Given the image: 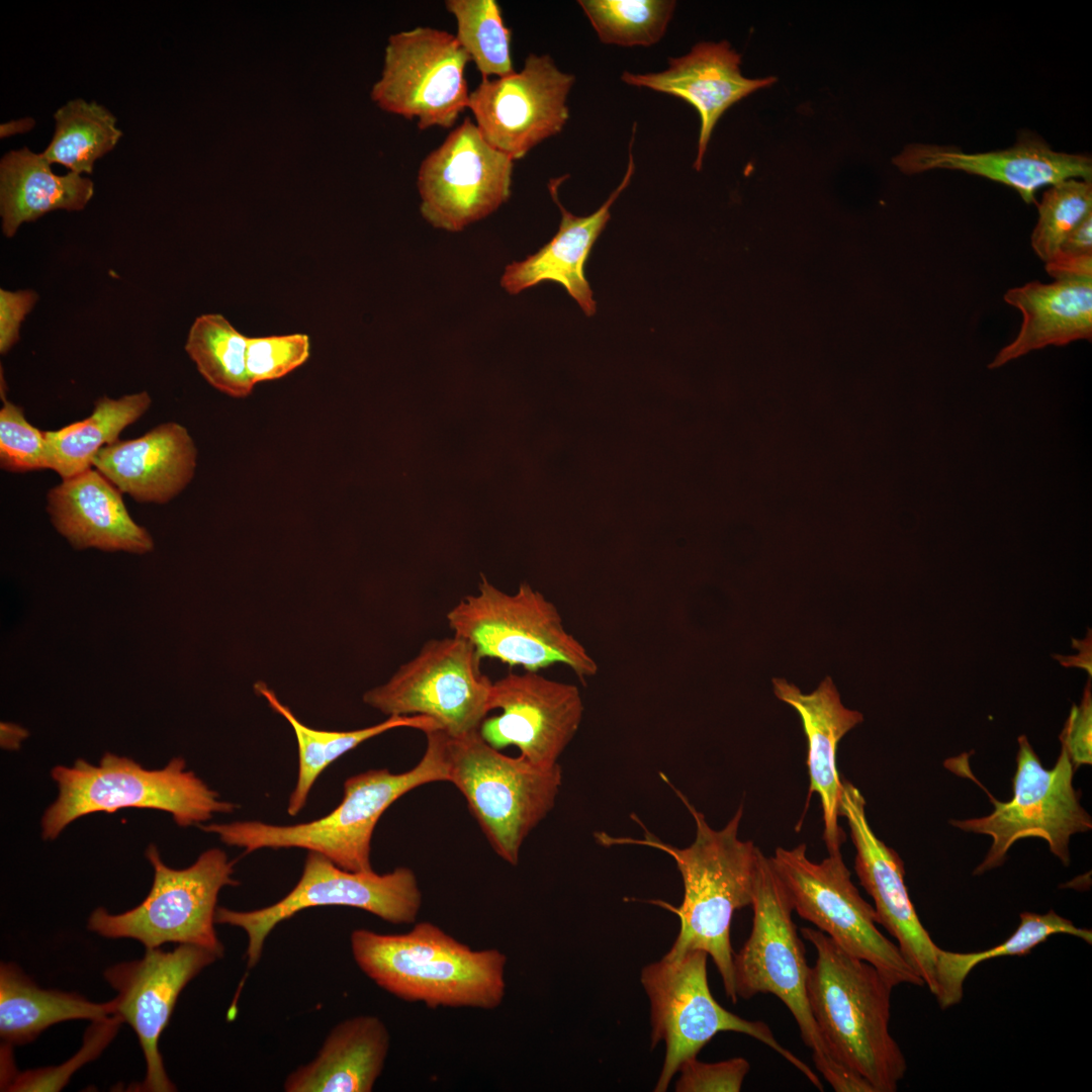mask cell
I'll use <instances>...</instances> for the list:
<instances>
[{"mask_svg":"<svg viewBox=\"0 0 1092 1092\" xmlns=\"http://www.w3.org/2000/svg\"><path fill=\"white\" fill-rule=\"evenodd\" d=\"M839 816L847 821L855 847L854 870L874 900L878 924L895 938L905 960L933 994L940 947L916 913L905 884L903 860L875 834L867 817L864 797L847 780H841Z\"/></svg>","mask_w":1092,"mask_h":1092,"instance_id":"20","label":"cell"},{"mask_svg":"<svg viewBox=\"0 0 1092 1092\" xmlns=\"http://www.w3.org/2000/svg\"><path fill=\"white\" fill-rule=\"evenodd\" d=\"M513 166L514 160L465 118L420 165L422 216L452 233L485 218L510 199Z\"/></svg>","mask_w":1092,"mask_h":1092,"instance_id":"16","label":"cell"},{"mask_svg":"<svg viewBox=\"0 0 1092 1092\" xmlns=\"http://www.w3.org/2000/svg\"><path fill=\"white\" fill-rule=\"evenodd\" d=\"M707 959L703 950H690L678 957L664 956L641 971L640 981L650 1002L651 1049L660 1041L665 1044L654 1091H666L681 1064L696 1058L717 1033L725 1031L743 1033L766 1044L823 1091L817 1074L780 1044L767 1024L744 1019L716 1001L708 984Z\"/></svg>","mask_w":1092,"mask_h":1092,"instance_id":"9","label":"cell"},{"mask_svg":"<svg viewBox=\"0 0 1092 1092\" xmlns=\"http://www.w3.org/2000/svg\"><path fill=\"white\" fill-rule=\"evenodd\" d=\"M248 338L222 314L204 313L191 325L185 351L212 387L229 396L244 398L255 386L246 367Z\"/></svg>","mask_w":1092,"mask_h":1092,"instance_id":"34","label":"cell"},{"mask_svg":"<svg viewBox=\"0 0 1092 1092\" xmlns=\"http://www.w3.org/2000/svg\"><path fill=\"white\" fill-rule=\"evenodd\" d=\"M196 462L197 450L187 429L167 422L139 438L103 447L93 467L136 502L166 504L191 482Z\"/></svg>","mask_w":1092,"mask_h":1092,"instance_id":"25","label":"cell"},{"mask_svg":"<svg viewBox=\"0 0 1092 1092\" xmlns=\"http://www.w3.org/2000/svg\"><path fill=\"white\" fill-rule=\"evenodd\" d=\"M54 117L55 133L41 154L51 164H61L70 172L91 174L95 161L110 152L122 135L116 117L95 101L71 100Z\"/></svg>","mask_w":1092,"mask_h":1092,"instance_id":"35","label":"cell"},{"mask_svg":"<svg viewBox=\"0 0 1092 1092\" xmlns=\"http://www.w3.org/2000/svg\"><path fill=\"white\" fill-rule=\"evenodd\" d=\"M255 691L266 699L268 705L276 713L286 719L296 737L298 775L287 807V812L291 816H296L305 806L308 794L320 775L331 763L362 742L395 728L408 727L423 732L440 729L432 718L413 715L389 716L378 724L350 731L317 730L302 724L263 681L255 684Z\"/></svg>","mask_w":1092,"mask_h":1092,"instance_id":"31","label":"cell"},{"mask_svg":"<svg viewBox=\"0 0 1092 1092\" xmlns=\"http://www.w3.org/2000/svg\"><path fill=\"white\" fill-rule=\"evenodd\" d=\"M146 856L154 869L148 896L136 907L119 914L95 909L88 928L108 938H133L146 948L164 943L192 944L221 959L224 947L215 931L216 902L225 886H238L234 864L219 848L202 852L193 864L176 870L166 866L156 845Z\"/></svg>","mask_w":1092,"mask_h":1092,"instance_id":"10","label":"cell"},{"mask_svg":"<svg viewBox=\"0 0 1092 1092\" xmlns=\"http://www.w3.org/2000/svg\"><path fill=\"white\" fill-rule=\"evenodd\" d=\"M1057 256L1069 259L1092 256V214L1087 216L1066 239L1054 257Z\"/></svg>","mask_w":1092,"mask_h":1092,"instance_id":"45","label":"cell"},{"mask_svg":"<svg viewBox=\"0 0 1092 1092\" xmlns=\"http://www.w3.org/2000/svg\"><path fill=\"white\" fill-rule=\"evenodd\" d=\"M893 162L909 175L947 169L982 176L1011 187L1026 203H1034L1036 192L1045 186L1068 179L1092 181L1090 157L1054 151L1039 135L1029 131L1019 133L1016 144L1009 149L986 153L911 144Z\"/></svg>","mask_w":1092,"mask_h":1092,"instance_id":"21","label":"cell"},{"mask_svg":"<svg viewBox=\"0 0 1092 1092\" xmlns=\"http://www.w3.org/2000/svg\"><path fill=\"white\" fill-rule=\"evenodd\" d=\"M59 795L41 819L42 837L55 839L82 816L123 808L168 812L181 827L201 825L214 813H232L238 805L219 799L182 757L161 769H147L131 758L105 753L97 765L77 759L73 766L52 769Z\"/></svg>","mask_w":1092,"mask_h":1092,"instance_id":"6","label":"cell"},{"mask_svg":"<svg viewBox=\"0 0 1092 1092\" xmlns=\"http://www.w3.org/2000/svg\"><path fill=\"white\" fill-rule=\"evenodd\" d=\"M444 735L447 782L462 793L496 854L517 866L525 839L555 805L560 764L541 766L522 755H505L478 731Z\"/></svg>","mask_w":1092,"mask_h":1092,"instance_id":"7","label":"cell"},{"mask_svg":"<svg viewBox=\"0 0 1092 1092\" xmlns=\"http://www.w3.org/2000/svg\"><path fill=\"white\" fill-rule=\"evenodd\" d=\"M0 465L11 472L49 469L44 431L28 423L21 406L2 395Z\"/></svg>","mask_w":1092,"mask_h":1092,"instance_id":"39","label":"cell"},{"mask_svg":"<svg viewBox=\"0 0 1092 1092\" xmlns=\"http://www.w3.org/2000/svg\"><path fill=\"white\" fill-rule=\"evenodd\" d=\"M634 171L630 148L627 171L620 185L599 209L586 216L572 214L559 201L557 189L565 177L551 180L549 191L561 211L559 229L538 252L506 266L500 277L502 288L514 295L539 283L555 282L564 287L586 315H593L596 301L585 278L584 266L595 242L610 219L612 204L629 185Z\"/></svg>","mask_w":1092,"mask_h":1092,"instance_id":"26","label":"cell"},{"mask_svg":"<svg viewBox=\"0 0 1092 1092\" xmlns=\"http://www.w3.org/2000/svg\"><path fill=\"white\" fill-rule=\"evenodd\" d=\"M25 729L11 723H1V745L7 749H16L27 737Z\"/></svg>","mask_w":1092,"mask_h":1092,"instance_id":"46","label":"cell"},{"mask_svg":"<svg viewBox=\"0 0 1092 1092\" xmlns=\"http://www.w3.org/2000/svg\"><path fill=\"white\" fill-rule=\"evenodd\" d=\"M217 959L206 948L178 944L170 951L147 948L143 959L114 965L104 972L117 993L114 1015L131 1026L145 1056L147 1074L139 1090H176L166 1073L159 1039L184 987Z\"/></svg>","mask_w":1092,"mask_h":1092,"instance_id":"19","label":"cell"},{"mask_svg":"<svg viewBox=\"0 0 1092 1092\" xmlns=\"http://www.w3.org/2000/svg\"><path fill=\"white\" fill-rule=\"evenodd\" d=\"M122 1020L112 1015L103 1020L94 1021L87 1030L83 1049L69 1063L58 1068L27 1071L18 1075L13 1082L5 1086L9 1091H58L62 1089L74 1070L83 1063L91 1061L104 1049L115 1034Z\"/></svg>","mask_w":1092,"mask_h":1092,"instance_id":"41","label":"cell"},{"mask_svg":"<svg viewBox=\"0 0 1092 1092\" xmlns=\"http://www.w3.org/2000/svg\"><path fill=\"white\" fill-rule=\"evenodd\" d=\"M801 934L816 951L808 999L830 1056L873 1092L897 1091L907 1062L889 1028L894 986L821 930L803 927Z\"/></svg>","mask_w":1092,"mask_h":1092,"instance_id":"2","label":"cell"},{"mask_svg":"<svg viewBox=\"0 0 1092 1092\" xmlns=\"http://www.w3.org/2000/svg\"><path fill=\"white\" fill-rule=\"evenodd\" d=\"M122 492L91 467L50 489L47 511L55 529L76 550L146 554L154 540L129 515Z\"/></svg>","mask_w":1092,"mask_h":1092,"instance_id":"23","label":"cell"},{"mask_svg":"<svg viewBox=\"0 0 1092 1092\" xmlns=\"http://www.w3.org/2000/svg\"><path fill=\"white\" fill-rule=\"evenodd\" d=\"M660 776L695 821L696 836L689 846L679 848L662 841L634 814L632 818L644 831L642 838L614 837L606 832L595 833V838L605 846H648L673 858L684 883L681 904L675 907L663 901H651L679 919V932L665 956L678 957L690 950L707 952L721 976L726 996L736 1003L731 921L736 910L751 906L760 849L752 841L738 836L742 805L723 828L714 829L705 815L664 775Z\"/></svg>","mask_w":1092,"mask_h":1092,"instance_id":"1","label":"cell"},{"mask_svg":"<svg viewBox=\"0 0 1092 1092\" xmlns=\"http://www.w3.org/2000/svg\"><path fill=\"white\" fill-rule=\"evenodd\" d=\"M1004 300L1022 314L1015 339L992 362L998 367L1048 346L1092 337V278L1030 281L1006 291Z\"/></svg>","mask_w":1092,"mask_h":1092,"instance_id":"28","label":"cell"},{"mask_svg":"<svg viewBox=\"0 0 1092 1092\" xmlns=\"http://www.w3.org/2000/svg\"><path fill=\"white\" fill-rule=\"evenodd\" d=\"M574 80L549 55L530 54L519 72L482 78L467 108L482 136L515 161L562 130Z\"/></svg>","mask_w":1092,"mask_h":1092,"instance_id":"17","label":"cell"},{"mask_svg":"<svg viewBox=\"0 0 1092 1092\" xmlns=\"http://www.w3.org/2000/svg\"><path fill=\"white\" fill-rule=\"evenodd\" d=\"M422 892L414 871L398 867L379 875L352 872L330 858L308 851L301 877L276 903L255 910L217 907L215 922L243 929L248 938L247 965L255 967L270 932L301 910L317 906H346L367 911L392 924L414 923L421 911Z\"/></svg>","mask_w":1092,"mask_h":1092,"instance_id":"13","label":"cell"},{"mask_svg":"<svg viewBox=\"0 0 1092 1092\" xmlns=\"http://www.w3.org/2000/svg\"><path fill=\"white\" fill-rule=\"evenodd\" d=\"M147 391L119 398L99 397L89 417L55 431H44L49 469L62 479L91 467L97 453L118 441L119 434L151 406Z\"/></svg>","mask_w":1092,"mask_h":1092,"instance_id":"32","label":"cell"},{"mask_svg":"<svg viewBox=\"0 0 1092 1092\" xmlns=\"http://www.w3.org/2000/svg\"><path fill=\"white\" fill-rule=\"evenodd\" d=\"M752 927L733 956L738 998L757 994L777 996L790 1010L802 1040L812 1052L817 1071L836 1092H873L870 1085L838 1064L829 1054L812 1015L807 983L810 967L805 946L793 921L789 894L769 857L759 851L752 897Z\"/></svg>","mask_w":1092,"mask_h":1092,"instance_id":"5","label":"cell"},{"mask_svg":"<svg viewBox=\"0 0 1092 1092\" xmlns=\"http://www.w3.org/2000/svg\"><path fill=\"white\" fill-rule=\"evenodd\" d=\"M469 56L454 34L419 26L392 34L371 98L382 110L417 119L420 129L451 127L468 107Z\"/></svg>","mask_w":1092,"mask_h":1092,"instance_id":"15","label":"cell"},{"mask_svg":"<svg viewBox=\"0 0 1092 1092\" xmlns=\"http://www.w3.org/2000/svg\"><path fill=\"white\" fill-rule=\"evenodd\" d=\"M481 660L460 636L430 639L363 701L388 717H430L450 736L473 733L491 711L493 681L481 671Z\"/></svg>","mask_w":1092,"mask_h":1092,"instance_id":"14","label":"cell"},{"mask_svg":"<svg viewBox=\"0 0 1092 1092\" xmlns=\"http://www.w3.org/2000/svg\"><path fill=\"white\" fill-rule=\"evenodd\" d=\"M490 708L478 732L495 749L516 746L529 761L551 766L578 731L584 706L575 685L539 671L510 672L492 684Z\"/></svg>","mask_w":1092,"mask_h":1092,"instance_id":"18","label":"cell"},{"mask_svg":"<svg viewBox=\"0 0 1092 1092\" xmlns=\"http://www.w3.org/2000/svg\"><path fill=\"white\" fill-rule=\"evenodd\" d=\"M600 40L622 47L656 43L664 35L675 2L665 0L578 1Z\"/></svg>","mask_w":1092,"mask_h":1092,"instance_id":"37","label":"cell"},{"mask_svg":"<svg viewBox=\"0 0 1092 1092\" xmlns=\"http://www.w3.org/2000/svg\"><path fill=\"white\" fill-rule=\"evenodd\" d=\"M446 9L456 20L458 42L482 78L513 74L511 30L494 0H447Z\"/></svg>","mask_w":1092,"mask_h":1092,"instance_id":"36","label":"cell"},{"mask_svg":"<svg viewBox=\"0 0 1092 1092\" xmlns=\"http://www.w3.org/2000/svg\"><path fill=\"white\" fill-rule=\"evenodd\" d=\"M38 300L32 289L9 291L0 289V353L5 355L19 340L25 316Z\"/></svg>","mask_w":1092,"mask_h":1092,"instance_id":"44","label":"cell"},{"mask_svg":"<svg viewBox=\"0 0 1092 1092\" xmlns=\"http://www.w3.org/2000/svg\"><path fill=\"white\" fill-rule=\"evenodd\" d=\"M350 945L358 968L400 1000L482 1010L504 1001L507 956L497 948L473 949L432 922L403 933L358 928Z\"/></svg>","mask_w":1092,"mask_h":1092,"instance_id":"3","label":"cell"},{"mask_svg":"<svg viewBox=\"0 0 1092 1092\" xmlns=\"http://www.w3.org/2000/svg\"><path fill=\"white\" fill-rule=\"evenodd\" d=\"M769 859L802 919L873 965L894 987L924 986L898 945L879 930L875 908L852 883L841 852L816 862L800 843L791 849L776 848Z\"/></svg>","mask_w":1092,"mask_h":1092,"instance_id":"12","label":"cell"},{"mask_svg":"<svg viewBox=\"0 0 1092 1092\" xmlns=\"http://www.w3.org/2000/svg\"><path fill=\"white\" fill-rule=\"evenodd\" d=\"M94 194V183L81 174H55L42 154L27 148L8 152L0 162V213L3 234L57 210H81Z\"/></svg>","mask_w":1092,"mask_h":1092,"instance_id":"29","label":"cell"},{"mask_svg":"<svg viewBox=\"0 0 1092 1092\" xmlns=\"http://www.w3.org/2000/svg\"><path fill=\"white\" fill-rule=\"evenodd\" d=\"M390 1048L385 1023L371 1014L338 1023L315 1058L291 1072L286 1092H370L381 1075Z\"/></svg>","mask_w":1092,"mask_h":1092,"instance_id":"27","label":"cell"},{"mask_svg":"<svg viewBox=\"0 0 1092 1092\" xmlns=\"http://www.w3.org/2000/svg\"><path fill=\"white\" fill-rule=\"evenodd\" d=\"M1056 934H1068L1091 944V929L1076 926L1054 910L1044 914L1021 912L1019 924L1004 941L988 949L959 952L939 949L935 969L934 996L941 1009L959 1004L964 995V983L981 963L1005 957L1025 956L1038 944Z\"/></svg>","mask_w":1092,"mask_h":1092,"instance_id":"33","label":"cell"},{"mask_svg":"<svg viewBox=\"0 0 1092 1092\" xmlns=\"http://www.w3.org/2000/svg\"><path fill=\"white\" fill-rule=\"evenodd\" d=\"M34 123L35 121L32 118L28 117L1 124V138L19 132H25L29 130L34 125Z\"/></svg>","mask_w":1092,"mask_h":1092,"instance_id":"47","label":"cell"},{"mask_svg":"<svg viewBox=\"0 0 1092 1092\" xmlns=\"http://www.w3.org/2000/svg\"><path fill=\"white\" fill-rule=\"evenodd\" d=\"M1075 771L1064 747L1056 764L1045 768L1027 737H1018L1012 798L1002 802L990 796L994 810L989 815L949 820L956 828L992 838L974 876L1001 867L1010 847L1028 837L1043 839L1065 867L1070 864L1071 836L1092 829V818L1080 802L1081 792L1073 785Z\"/></svg>","mask_w":1092,"mask_h":1092,"instance_id":"11","label":"cell"},{"mask_svg":"<svg viewBox=\"0 0 1092 1092\" xmlns=\"http://www.w3.org/2000/svg\"><path fill=\"white\" fill-rule=\"evenodd\" d=\"M1037 211L1030 244L1036 256L1045 263L1058 253L1072 232L1092 214V181L1068 179L1048 187Z\"/></svg>","mask_w":1092,"mask_h":1092,"instance_id":"38","label":"cell"},{"mask_svg":"<svg viewBox=\"0 0 1092 1092\" xmlns=\"http://www.w3.org/2000/svg\"><path fill=\"white\" fill-rule=\"evenodd\" d=\"M446 619L482 659L526 671L563 664L583 682L598 673L597 661L564 628L557 607L526 581L508 594L481 574L477 593L462 598Z\"/></svg>","mask_w":1092,"mask_h":1092,"instance_id":"8","label":"cell"},{"mask_svg":"<svg viewBox=\"0 0 1092 1092\" xmlns=\"http://www.w3.org/2000/svg\"><path fill=\"white\" fill-rule=\"evenodd\" d=\"M114 1014V999L94 1003L77 993L40 989L16 965L1 964L0 1035L9 1044L30 1042L62 1021H97Z\"/></svg>","mask_w":1092,"mask_h":1092,"instance_id":"30","label":"cell"},{"mask_svg":"<svg viewBox=\"0 0 1092 1092\" xmlns=\"http://www.w3.org/2000/svg\"><path fill=\"white\" fill-rule=\"evenodd\" d=\"M310 356L306 334L249 337L246 367L254 385L280 379L303 365Z\"/></svg>","mask_w":1092,"mask_h":1092,"instance_id":"40","label":"cell"},{"mask_svg":"<svg viewBox=\"0 0 1092 1092\" xmlns=\"http://www.w3.org/2000/svg\"><path fill=\"white\" fill-rule=\"evenodd\" d=\"M750 1070L749 1062L736 1057L717 1063H705L696 1058L687 1060L678 1069L676 1092H739Z\"/></svg>","mask_w":1092,"mask_h":1092,"instance_id":"42","label":"cell"},{"mask_svg":"<svg viewBox=\"0 0 1092 1092\" xmlns=\"http://www.w3.org/2000/svg\"><path fill=\"white\" fill-rule=\"evenodd\" d=\"M772 686L776 697L793 707L801 718L808 744V798L815 793L819 796L823 839L828 854L839 853L845 835L838 824L841 779L837 769V747L843 736L862 722L863 716L841 703L829 676L810 694L802 693L784 678H774Z\"/></svg>","mask_w":1092,"mask_h":1092,"instance_id":"24","label":"cell"},{"mask_svg":"<svg viewBox=\"0 0 1092 1092\" xmlns=\"http://www.w3.org/2000/svg\"><path fill=\"white\" fill-rule=\"evenodd\" d=\"M1075 770L1092 763V697L1088 682L1080 705H1073L1060 735Z\"/></svg>","mask_w":1092,"mask_h":1092,"instance_id":"43","label":"cell"},{"mask_svg":"<svg viewBox=\"0 0 1092 1092\" xmlns=\"http://www.w3.org/2000/svg\"><path fill=\"white\" fill-rule=\"evenodd\" d=\"M424 733L426 750L416 766L400 774L387 768L369 769L348 778L342 801L322 818L295 825L236 821L199 827L218 835L228 845L244 848L246 853L260 848L297 847L322 853L348 871H373L371 839L382 814L407 792L425 784L447 782L444 731Z\"/></svg>","mask_w":1092,"mask_h":1092,"instance_id":"4","label":"cell"},{"mask_svg":"<svg viewBox=\"0 0 1092 1092\" xmlns=\"http://www.w3.org/2000/svg\"><path fill=\"white\" fill-rule=\"evenodd\" d=\"M740 63V55L727 41L701 42L687 55L669 59L668 68L662 72H624L622 80L675 96L696 108L701 126L694 166L700 170L713 129L723 113L752 92L776 82L775 77H744Z\"/></svg>","mask_w":1092,"mask_h":1092,"instance_id":"22","label":"cell"}]
</instances>
